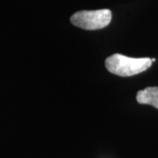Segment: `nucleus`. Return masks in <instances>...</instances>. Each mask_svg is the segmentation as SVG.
<instances>
[{
    "mask_svg": "<svg viewBox=\"0 0 158 158\" xmlns=\"http://www.w3.org/2000/svg\"><path fill=\"white\" fill-rule=\"evenodd\" d=\"M152 65L150 58H131L115 54L106 60V67L109 72L119 77H132L140 74Z\"/></svg>",
    "mask_w": 158,
    "mask_h": 158,
    "instance_id": "1",
    "label": "nucleus"
},
{
    "mask_svg": "<svg viewBox=\"0 0 158 158\" xmlns=\"http://www.w3.org/2000/svg\"><path fill=\"white\" fill-rule=\"evenodd\" d=\"M136 99L139 104L151 105L158 109V87H148L138 91Z\"/></svg>",
    "mask_w": 158,
    "mask_h": 158,
    "instance_id": "3",
    "label": "nucleus"
},
{
    "mask_svg": "<svg viewBox=\"0 0 158 158\" xmlns=\"http://www.w3.org/2000/svg\"><path fill=\"white\" fill-rule=\"evenodd\" d=\"M112 20V12L108 9L97 11H81L74 13L70 22L85 30H98L106 27Z\"/></svg>",
    "mask_w": 158,
    "mask_h": 158,
    "instance_id": "2",
    "label": "nucleus"
}]
</instances>
